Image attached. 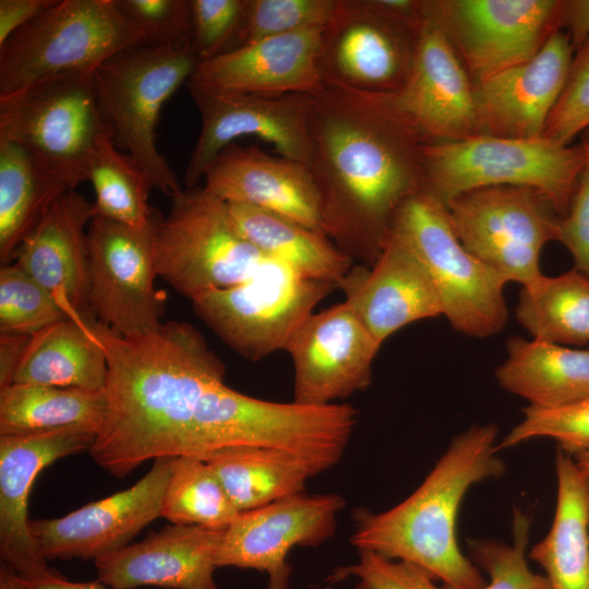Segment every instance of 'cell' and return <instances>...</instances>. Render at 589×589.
<instances>
[{
	"mask_svg": "<svg viewBox=\"0 0 589 589\" xmlns=\"http://www.w3.org/2000/svg\"><path fill=\"white\" fill-rule=\"evenodd\" d=\"M309 142L324 233L371 266L401 205L423 190L425 142L389 94L337 87L313 95Z\"/></svg>",
	"mask_w": 589,
	"mask_h": 589,
	"instance_id": "obj_1",
	"label": "cell"
},
{
	"mask_svg": "<svg viewBox=\"0 0 589 589\" xmlns=\"http://www.w3.org/2000/svg\"><path fill=\"white\" fill-rule=\"evenodd\" d=\"M108 374L107 411L89 452L122 479L143 462L191 454L194 417L225 364L192 324L170 321L155 333L125 338L95 318Z\"/></svg>",
	"mask_w": 589,
	"mask_h": 589,
	"instance_id": "obj_2",
	"label": "cell"
},
{
	"mask_svg": "<svg viewBox=\"0 0 589 589\" xmlns=\"http://www.w3.org/2000/svg\"><path fill=\"white\" fill-rule=\"evenodd\" d=\"M497 433L492 423L469 428L401 503L381 513L358 509L351 544L414 564L450 589H483L479 568L459 549L456 521L468 490L505 472L496 456Z\"/></svg>",
	"mask_w": 589,
	"mask_h": 589,
	"instance_id": "obj_3",
	"label": "cell"
},
{
	"mask_svg": "<svg viewBox=\"0 0 589 589\" xmlns=\"http://www.w3.org/2000/svg\"><path fill=\"white\" fill-rule=\"evenodd\" d=\"M358 420L346 402H275L241 394L225 382L203 395L193 422L191 454L228 446L278 449L303 460L315 474L342 457Z\"/></svg>",
	"mask_w": 589,
	"mask_h": 589,
	"instance_id": "obj_4",
	"label": "cell"
},
{
	"mask_svg": "<svg viewBox=\"0 0 589 589\" xmlns=\"http://www.w3.org/2000/svg\"><path fill=\"white\" fill-rule=\"evenodd\" d=\"M589 156L578 144L546 137L477 135L424 143L423 190L444 206L457 195L485 187H525L539 192L560 217L566 215Z\"/></svg>",
	"mask_w": 589,
	"mask_h": 589,
	"instance_id": "obj_5",
	"label": "cell"
},
{
	"mask_svg": "<svg viewBox=\"0 0 589 589\" xmlns=\"http://www.w3.org/2000/svg\"><path fill=\"white\" fill-rule=\"evenodd\" d=\"M143 38L116 0H58L0 46V99L49 79L94 73Z\"/></svg>",
	"mask_w": 589,
	"mask_h": 589,
	"instance_id": "obj_6",
	"label": "cell"
},
{
	"mask_svg": "<svg viewBox=\"0 0 589 589\" xmlns=\"http://www.w3.org/2000/svg\"><path fill=\"white\" fill-rule=\"evenodd\" d=\"M199 59L191 41L124 49L94 72L100 111L115 145L131 155L153 188L173 199L183 189L156 145L165 103L192 77Z\"/></svg>",
	"mask_w": 589,
	"mask_h": 589,
	"instance_id": "obj_7",
	"label": "cell"
},
{
	"mask_svg": "<svg viewBox=\"0 0 589 589\" xmlns=\"http://www.w3.org/2000/svg\"><path fill=\"white\" fill-rule=\"evenodd\" d=\"M423 22L421 0H338L318 52L324 88L398 91L412 69Z\"/></svg>",
	"mask_w": 589,
	"mask_h": 589,
	"instance_id": "obj_8",
	"label": "cell"
},
{
	"mask_svg": "<svg viewBox=\"0 0 589 589\" xmlns=\"http://www.w3.org/2000/svg\"><path fill=\"white\" fill-rule=\"evenodd\" d=\"M154 253L157 276L192 302L242 284L267 260L241 235L228 204L199 185L171 199Z\"/></svg>",
	"mask_w": 589,
	"mask_h": 589,
	"instance_id": "obj_9",
	"label": "cell"
},
{
	"mask_svg": "<svg viewBox=\"0 0 589 589\" xmlns=\"http://www.w3.org/2000/svg\"><path fill=\"white\" fill-rule=\"evenodd\" d=\"M107 132L94 73L49 79L0 99V141L23 147L70 190L88 181L98 142Z\"/></svg>",
	"mask_w": 589,
	"mask_h": 589,
	"instance_id": "obj_10",
	"label": "cell"
},
{
	"mask_svg": "<svg viewBox=\"0 0 589 589\" xmlns=\"http://www.w3.org/2000/svg\"><path fill=\"white\" fill-rule=\"evenodd\" d=\"M426 267L450 326L467 336L500 333L508 320L505 277L473 256L457 238L447 208L420 191L399 208L392 230Z\"/></svg>",
	"mask_w": 589,
	"mask_h": 589,
	"instance_id": "obj_11",
	"label": "cell"
},
{
	"mask_svg": "<svg viewBox=\"0 0 589 589\" xmlns=\"http://www.w3.org/2000/svg\"><path fill=\"white\" fill-rule=\"evenodd\" d=\"M336 285L266 260L242 284L192 302L194 313L241 357L257 361L286 347Z\"/></svg>",
	"mask_w": 589,
	"mask_h": 589,
	"instance_id": "obj_12",
	"label": "cell"
},
{
	"mask_svg": "<svg viewBox=\"0 0 589 589\" xmlns=\"http://www.w3.org/2000/svg\"><path fill=\"white\" fill-rule=\"evenodd\" d=\"M461 244L507 281L522 287L544 274V245L558 241L561 217L537 191L495 185L461 193L446 206Z\"/></svg>",
	"mask_w": 589,
	"mask_h": 589,
	"instance_id": "obj_13",
	"label": "cell"
},
{
	"mask_svg": "<svg viewBox=\"0 0 589 589\" xmlns=\"http://www.w3.org/2000/svg\"><path fill=\"white\" fill-rule=\"evenodd\" d=\"M473 84L533 57L561 31L562 0H421Z\"/></svg>",
	"mask_w": 589,
	"mask_h": 589,
	"instance_id": "obj_14",
	"label": "cell"
},
{
	"mask_svg": "<svg viewBox=\"0 0 589 589\" xmlns=\"http://www.w3.org/2000/svg\"><path fill=\"white\" fill-rule=\"evenodd\" d=\"M160 216L135 229L95 215L87 228L88 309L100 324L125 338L157 332L165 313L155 289V233Z\"/></svg>",
	"mask_w": 589,
	"mask_h": 589,
	"instance_id": "obj_15",
	"label": "cell"
},
{
	"mask_svg": "<svg viewBox=\"0 0 589 589\" xmlns=\"http://www.w3.org/2000/svg\"><path fill=\"white\" fill-rule=\"evenodd\" d=\"M201 117V131L184 170L185 188L197 187L218 155L243 137H255L275 153L308 165L309 117L313 95L265 96L185 84Z\"/></svg>",
	"mask_w": 589,
	"mask_h": 589,
	"instance_id": "obj_16",
	"label": "cell"
},
{
	"mask_svg": "<svg viewBox=\"0 0 589 589\" xmlns=\"http://www.w3.org/2000/svg\"><path fill=\"white\" fill-rule=\"evenodd\" d=\"M344 507L338 494L300 493L242 512L225 529L216 566L264 572L266 589H292L288 553L297 545L317 546L332 538Z\"/></svg>",
	"mask_w": 589,
	"mask_h": 589,
	"instance_id": "obj_17",
	"label": "cell"
},
{
	"mask_svg": "<svg viewBox=\"0 0 589 589\" xmlns=\"http://www.w3.org/2000/svg\"><path fill=\"white\" fill-rule=\"evenodd\" d=\"M381 346L346 301L313 312L285 350L293 365V401L329 405L366 389Z\"/></svg>",
	"mask_w": 589,
	"mask_h": 589,
	"instance_id": "obj_18",
	"label": "cell"
},
{
	"mask_svg": "<svg viewBox=\"0 0 589 589\" xmlns=\"http://www.w3.org/2000/svg\"><path fill=\"white\" fill-rule=\"evenodd\" d=\"M175 458H156L151 470L127 490L60 518L31 520L40 554L46 561H95L129 545L144 527L160 517Z\"/></svg>",
	"mask_w": 589,
	"mask_h": 589,
	"instance_id": "obj_19",
	"label": "cell"
},
{
	"mask_svg": "<svg viewBox=\"0 0 589 589\" xmlns=\"http://www.w3.org/2000/svg\"><path fill=\"white\" fill-rule=\"evenodd\" d=\"M389 96L425 143L479 135L474 84L446 37L425 20L410 74Z\"/></svg>",
	"mask_w": 589,
	"mask_h": 589,
	"instance_id": "obj_20",
	"label": "cell"
},
{
	"mask_svg": "<svg viewBox=\"0 0 589 589\" xmlns=\"http://www.w3.org/2000/svg\"><path fill=\"white\" fill-rule=\"evenodd\" d=\"M97 432L76 426L26 436H0V557L21 577L52 574L32 536L28 500L39 472L53 461L89 450Z\"/></svg>",
	"mask_w": 589,
	"mask_h": 589,
	"instance_id": "obj_21",
	"label": "cell"
},
{
	"mask_svg": "<svg viewBox=\"0 0 589 589\" xmlns=\"http://www.w3.org/2000/svg\"><path fill=\"white\" fill-rule=\"evenodd\" d=\"M573 56L568 35L557 31L530 59L474 84L479 135L541 137Z\"/></svg>",
	"mask_w": 589,
	"mask_h": 589,
	"instance_id": "obj_22",
	"label": "cell"
},
{
	"mask_svg": "<svg viewBox=\"0 0 589 589\" xmlns=\"http://www.w3.org/2000/svg\"><path fill=\"white\" fill-rule=\"evenodd\" d=\"M338 288L381 345L408 324L443 315L441 298L426 267L393 231L371 267L353 265Z\"/></svg>",
	"mask_w": 589,
	"mask_h": 589,
	"instance_id": "obj_23",
	"label": "cell"
},
{
	"mask_svg": "<svg viewBox=\"0 0 589 589\" xmlns=\"http://www.w3.org/2000/svg\"><path fill=\"white\" fill-rule=\"evenodd\" d=\"M203 187L228 204L259 207L324 233L320 194L305 164L233 143L215 159Z\"/></svg>",
	"mask_w": 589,
	"mask_h": 589,
	"instance_id": "obj_24",
	"label": "cell"
},
{
	"mask_svg": "<svg viewBox=\"0 0 589 589\" xmlns=\"http://www.w3.org/2000/svg\"><path fill=\"white\" fill-rule=\"evenodd\" d=\"M224 532L166 526L141 542L95 560L97 579L110 589H219L214 573Z\"/></svg>",
	"mask_w": 589,
	"mask_h": 589,
	"instance_id": "obj_25",
	"label": "cell"
},
{
	"mask_svg": "<svg viewBox=\"0 0 589 589\" xmlns=\"http://www.w3.org/2000/svg\"><path fill=\"white\" fill-rule=\"evenodd\" d=\"M324 28L247 44L199 62L190 80L224 92L265 96L315 95L324 88L317 62Z\"/></svg>",
	"mask_w": 589,
	"mask_h": 589,
	"instance_id": "obj_26",
	"label": "cell"
},
{
	"mask_svg": "<svg viewBox=\"0 0 589 589\" xmlns=\"http://www.w3.org/2000/svg\"><path fill=\"white\" fill-rule=\"evenodd\" d=\"M94 204L70 190L47 209L15 253L19 264L47 289L69 317L93 315L88 309L87 228Z\"/></svg>",
	"mask_w": 589,
	"mask_h": 589,
	"instance_id": "obj_27",
	"label": "cell"
},
{
	"mask_svg": "<svg viewBox=\"0 0 589 589\" xmlns=\"http://www.w3.org/2000/svg\"><path fill=\"white\" fill-rule=\"evenodd\" d=\"M555 471L553 522L529 558L543 568L552 589H589V477L561 449Z\"/></svg>",
	"mask_w": 589,
	"mask_h": 589,
	"instance_id": "obj_28",
	"label": "cell"
},
{
	"mask_svg": "<svg viewBox=\"0 0 589 589\" xmlns=\"http://www.w3.org/2000/svg\"><path fill=\"white\" fill-rule=\"evenodd\" d=\"M496 369L498 385L530 406L556 408L589 397V350L513 336Z\"/></svg>",
	"mask_w": 589,
	"mask_h": 589,
	"instance_id": "obj_29",
	"label": "cell"
},
{
	"mask_svg": "<svg viewBox=\"0 0 589 589\" xmlns=\"http://www.w3.org/2000/svg\"><path fill=\"white\" fill-rule=\"evenodd\" d=\"M67 317L33 335L13 383L105 390L108 365L92 322Z\"/></svg>",
	"mask_w": 589,
	"mask_h": 589,
	"instance_id": "obj_30",
	"label": "cell"
},
{
	"mask_svg": "<svg viewBox=\"0 0 589 589\" xmlns=\"http://www.w3.org/2000/svg\"><path fill=\"white\" fill-rule=\"evenodd\" d=\"M228 206L241 235L267 260L337 288L353 266L354 261L321 231L259 207Z\"/></svg>",
	"mask_w": 589,
	"mask_h": 589,
	"instance_id": "obj_31",
	"label": "cell"
},
{
	"mask_svg": "<svg viewBox=\"0 0 589 589\" xmlns=\"http://www.w3.org/2000/svg\"><path fill=\"white\" fill-rule=\"evenodd\" d=\"M200 458L211 466L240 513L303 493L314 476L297 456L272 448L228 446Z\"/></svg>",
	"mask_w": 589,
	"mask_h": 589,
	"instance_id": "obj_32",
	"label": "cell"
},
{
	"mask_svg": "<svg viewBox=\"0 0 589 589\" xmlns=\"http://www.w3.org/2000/svg\"><path fill=\"white\" fill-rule=\"evenodd\" d=\"M105 390L12 383L0 388V436L46 434L69 428L99 432Z\"/></svg>",
	"mask_w": 589,
	"mask_h": 589,
	"instance_id": "obj_33",
	"label": "cell"
},
{
	"mask_svg": "<svg viewBox=\"0 0 589 589\" xmlns=\"http://www.w3.org/2000/svg\"><path fill=\"white\" fill-rule=\"evenodd\" d=\"M70 189L20 145L0 141V261L14 259L50 205Z\"/></svg>",
	"mask_w": 589,
	"mask_h": 589,
	"instance_id": "obj_34",
	"label": "cell"
},
{
	"mask_svg": "<svg viewBox=\"0 0 589 589\" xmlns=\"http://www.w3.org/2000/svg\"><path fill=\"white\" fill-rule=\"evenodd\" d=\"M533 339L557 345L589 344V277L576 268L522 287L516 309Z\"/></svg>",
	"mask_w": 589,
	"mask_h": 589,
	"instance_id": "obj_35",
	"label": "cell"
},
{
	"mask_svg": "<svg viewBox=\"0 0 589 589\" xmlns=\"http://www.w3.org/2000/svg\"><path fill=\"white\" fill-rule=\"evenodd\" d=\"M88 181L95 191L96 215L135 229L147 227L157 213L148 204L152 181L144 169L105 133L93 157Z\"/></svg>",
	"mask_w": 589,
	"mask_h": 589,
	"instance_id": "obj_36",
	"label": "cell"
},
{
	"mask_svg": "<svg viewBox=\"0 0 589 589\" xmlns=\"http://www.w3.org/2000/svg\"><path fill=\"white\" fill-rule=\"evenodd\" d=\"M237 509L211 466L200 457H176L166 486L160 517L172 525L227 529Z\"/></svg>",
	"mask_w": 589,
	"mask_h": 589,
	"instance_id": "obj_37",
	"label": "cell"
},
{
	"mask_svg": "<svg viewBox=\"0 0 589 589\" xmlns=\"http://www.w3.org/2000/svg\"><path fill=\"white\" fill-rule=\"evenodd\" d=\"M67 317L55 297L19 264L1 267V333L33 336Z\"/></svg>",
	"mask_w": 589,
	"mask_h": 589,
	"instance_id": "obj_38",
	"label": "cell"
},
{
	"mask_svg": "<svg viewBox=\"0 0 589 589\" xmlns=\"http://www.w3.org/2000/svg\"><path fill=\"white\" fill-rule=\"evenodd\" d=\"M531 521L521 510L513 515V543L497 540H468L470 560L484 570L490 582L483 589H552L545 576L533 573L526 552Z\"/></svg>",
	"mask_w": 589,
	"mask_h": 589,
	"instance_id": "obj_39",
	"label": "cell"
},
{
	"mask_svg": "<svg viewBox=\"0 0 589 589\" xmlns=\"http://www.w3.org/2000/svg\"><path fill=\"white\" fill-rule=\"evenodd\" d=\"M338 0H244L241 46L263 38L325 27Z\"/></svg>",
	"mask_w": 589,
	"mask_h": 589,
	"instance_id": "obj_40",
	"label": "cell"
},
{
	"mask_svg": "<svg viewBox=\"0 0 589 589\" xmlns=\"http://www.w3.org/2000/svg\"><path fill=\"white\" fill-rule=\"evenodd\" d=\"M524 419L497 444V450L537 437H550L558 449L576 456L589 450V397L556 408L528 406Z\"/></svg>",
	"mask_w": 589,
	"mask_h": 589,
	"instance_id": "obj_41",
	"label": "cell"
},
{
	"mask_svg": "<svg viewBox=\"0 0 589 589\" xmlns=\"http://www.w3.org/2000/svg\"><path fill=\"white\" fill-rule=\"evenodd\" d=\"M244 0H191V45L199 62L240 47Z\"/></svg>",
	"mask_w": 589,
	"mask_h": 589,
	"instance_id": "obj_42",
	"label": "cell"
},
{
	"mask_svg": "<svg viewBox=\"0 0 589 589\" xmlns=\"http://www.w3.org/2000/svg\"><path fill=\"white\" fill-rule=\"evenodd\" d=\"M588 128L589 39L574 52L564 87L542 136L561 145H572Z\"/></svg>",
	"mask_w": 589,
	"mask_h": 589,
	"instance_id": "obj_43",
	"label": "cell"
},
{
	"mask_svg": "<svg viewBox=\"0 0 589 589\" xmlns=\"http://www.w3.org/2000/svg\"><path fill=\"white\" fill-rule=\"evenodd\" d=\"M116 3L143 33V46L191 41V0H116Z\"/></svg>",
	"mask_w": 589,
	"mask_h": 589,
	"instance_id": "obj_44",
	"label": "cell"
},
{
	"mask_svg": "<svg viewBox=\"0 0 589 589\" xmlns=\"http://www.w3.org/2000/svg\"><path fill=\"white\" fill-rule=\"evenodd\" d=\"M349 577L358 580L354 589H450L436 585L430 573L414 564L365 550L359 551L357 563L336 567L328 581L336 584Z\"/></svg>",
	"mask_w": 589,
	"mask_h": 589,
	"instance_id": "obj_45",
	"label": "cell"
},
{
	"mask_svg": "<svg viewBox=\"0 0 589 589\" xmlns=\"http://www.w3.org/2000/svg\"><path fill=\"white\" fill-rule=\"evenodd\" d=\"M558 241L569 251L575 268L589 277V159L580 173L568 211L560 219Z\"/></svg>",
	"mask_w": 589,
	"mask_h": 589,
	"instance_id": "obj_46",
	"label": "cell"
},
{
	"mask_svg": "<svg viewBox=\"0 0 589 589\" xmlns=\"http://www.w3.org/2000/svg\"><path fill=\"white\" fill-rule=\"evenodd\" d=\"M58 0H0V46Z\"/></svg>",
	"mask_w": 589,
	"mask_h": 589,
	"instance_id": "obj_47",
	"label": "cell"
},
{
	"mask_svg": "<svg viewBox=\"0 0 589 589\" xmlns=\"http://www.w3.org/2000/svg\"><path fill=\"white\" fill-rule=\"evenodd\" d=\"M560 28L565 32L574 52L589 39V0H562Z\"/></svg>",
	"mask_w": 589,
	"mask_h": 589,
	"instance_id": "obj_48",
	"label": "cell"
},
{
	"mask_svg": "<svg viewBox=\"0 0 589 589\" xmlns=\"http://www.w3.org/2000/svg\"><path fill=\"white\" fill-rule=\"evenodd\" d=\"M32 336L1 333L0 388L13 383L14 373Z\"/></svg>",
	"mask_w": 589,
	"mask_h": 589,
	"instance_id": "obj_49",
	"label": "cell"
},
{
	"mask_svg": "<svg viewBox=\"0 0 589 589\" xmlns=\"http://www.w3.org/2000/svg\"><path fill=\"white\" fill-rule=\"evenodd\" d=\"M22 589H108L99 581L75 582L70 581L57 572L50 575L36 578H26L19 576Z\"/></svg>",
	"mask_w": 589,
	"mask_h": 589,
	"instance_id": "obj_50",
	"label": "cell"
},
{
	"mask_svg": "<svg viewBox=\"0 0 589 589\" xmlns=\"http://www.w3.org/2000/svg\"><path fill=\"white\" fill-rule=\"evenodd\" d=\"M0 589H22L19 575L4 563L0 566Z\"/></svg>",
	"mask_w": 589,
	"mask_h": 589,
	"instance_id": "obj_51",
	"label": "cell"
},
{
	"mask_svg": "<svg viewBox=\"0 0 589 589\" xmlns=\"http://www.w3.org/2000/svg\"><path fill=\"white\" fill-rule=\"evenodd\" d=\"M574 459L579 469L589 477V450L574 456Z\"/></svg>",
	"mask_w": 589,
	"mask_h": 589,
	"instance_id": "obj_52",
	"label": "cell"
},
{
	"mask_svg": "<svg viewBox=\"0 0 589 589\" xmlns=\"http://www.w3.org/2000/svg\"><path fill=\"white\" fill-rule=\"evenodd\" d=\"M580 139V144L585 147L589 156V128L581 133Z\"/></svg>",
	"mask_w": 589,
	"mask_h": 589,
	"instance_id": "obj_53",
	"label": "cell"
}]
</instances>
